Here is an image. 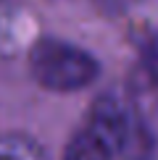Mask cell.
Segmentation results:
<instances>
[{
    "mask_svg": "<svg viewBox=\"0 0 158 160\" xmlns=\"http://www.w3.org/2000/svg\"><path fill=\"white\" fill-rule=\"evenodd\" d=\"M0 160H48L37 142L21 134H0Z\"/></svg>",
    "mask_w": 158,
    "mask_h": 160,
    "instance_id": "277c9868",
    "label": "cell"
},
{
    "mask_svg": "<svg viewBox=\"0 0 158 160\" xmlns=\"http://www.w3.org/2000/svg\"><path fill=\"white\" fill-rule=\"evenodd\" d=\"M87 129H92L105 144H111L118 152L129 134V121H127V113H124L121 102L116 97H100L90 110Z\"/></svg>",
    "mask_w": 158,
    "mask_h": 160,
    "instance_id": "7a4b0ae2",
    "label": "cell"
},
{
    "mask_svg": "<svg viewBox=\"0 0 158 160\" xmlns=\"http://www.w3.org/2000/svg\"><path fill=\"white\" fill-rule=\"evenodd\" d=\"M29 68L45 89L74 92L95 79L97 61L63 39H40L29 52Z\"/></svg>",
    "mask_w": 158,
    "mask_h": 160,
    "instance_id": "6da1fadb",
    "label": "cell"
},
{
    "mask_svg": "<svg viewBox=\"0 0 158 160\" xmlns=\"http://www.w3.org/2000/svg\"><path fill=\"white\" fill-rule=\"evenodd\" d=\"M113 152L116 150L111 144H105L92 129L84 126L82 131L71 137L69 147L63 152V160H113Z\"/></svg>",
    "mask_w": 158,
    "mask_h": 160,
    "instance_id": "3957f363",
    "label": "cell"
}]
</instances>
